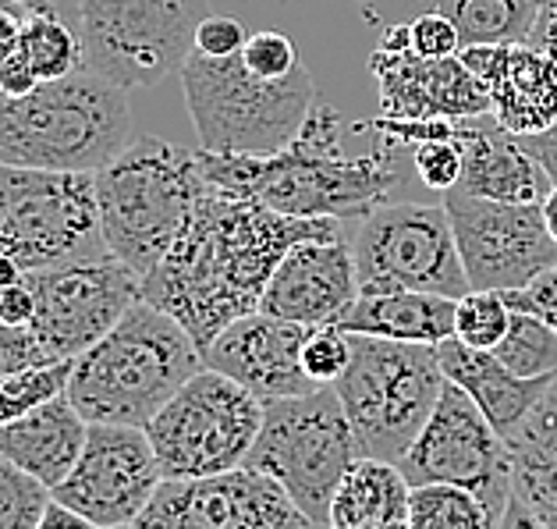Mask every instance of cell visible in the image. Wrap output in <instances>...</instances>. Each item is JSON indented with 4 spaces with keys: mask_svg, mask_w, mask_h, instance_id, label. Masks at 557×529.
I'll return each mask as SVG.
<instances>
[{
    "mask_svg": "<svg viewBox=\"0 0 557 529\" xmlns=\"http://www.w3.org/2000/svg\"><path fill=\"white\" fill-rule=\"evenodd\" d=\"M337 235L334 217H288L207 182L168 256L143 278V298L207 352L224 328L260 309L270 278L298 242Z\"/></svg>",
    "mask_w": 557,
    "mask_h": 529,
    "instance_id": "cell-1",
    "label": "cell"
},
{
    "mask_svg": "<svg viewBox=\"0 0 557 529\" xmlns=\"http://www.w3.org/2000/svg\"><path fill=\"white\" fill-rule=\"evenodd\" d=\"M196 153L210 185L288 217L362 221L391 202V193L401 185L394 149L376 146L366 157H348L342 146V114L323 103L312 107L302 132L281 153Z\"/></svg>",
    "mask_w": 557,
    "mask_h": 529,
    "instance_id": "cell-2",
    "label": "cell"
},
{
    "mask_svg": "<svg viewBox=\"0 0 557 529\" xmlns=\"http://www.w3.org/2000/svg\"><path fill=\"white\" fill-rule=\"evenodd\" d=\"M202 352L178 320L135 303L111 331L75 359L64 395L89 423L139 427L202 370Z\"/></svg>",
    "mask_w": 557,
    "mask_h": 529,
    "instance_id": "cell-3",
    "label": "cell"
},
{
    "mask_svg": "<svg viewBox=\"0 0 557 529\" xmlns=\"http://www.w3.org/2000/svg\"><path fill=\"white\" fill-rule=\"evenodd\" d=\"M128 89L78 67L29 97L0 93V164L97 174L132 143Z\"/></svg>",
    "mask_w": 557,
    "mask_h": 529,
    "instance_id": "cell-4",
    "label": "cell"
},
{
    "mask_svg": "<svg viewBox=\"0 0 557 529\" xmlns=\"http://www.w3.org/2000/svg\"><path fill=\"white\" fill-rule=\"evenodd\" d=\"M207 188L199 153L146 135L97 171L103 242L121 263L146 278L174 246L199 193Z\"/></svg>",
    "mask_w": 557,
    "mask_h": 529,
    "instance_id": "cell-5",
    "label": "cell"
},
{
    "mask_svg": "<svg viewBox=\"0 0 557 529\" xmlns=\"http://www.w3.org/2000/svg\"><path fill=\"white\" fill-rule=\"evenodd\" d=\"M178 75L199 143L210 153H281L317 107V86L306 64L284 78H260L242 53L207 58L193 50Z\"/></svg>",
    "mask_w": 557,
    "mask_h": 529,
    "instance_id": "cell-6",
    "label": "cell"
},
{
    "mask_svg": "<svg viewBox=\"0 0 557 529\" xmlns=\"http://www.w3.org/2000/svg\"><path fill=\"white\" fill-rule=\"evenodd\" d=\"M351 362L334 384L366 458L401 463L447 384L437 345L348 334Z\"/></svg>",
    "mask_w": 557,
    "mask_h": 529,
    "instance_id": "cell-7",
    "label": "cell"
},
{
    "mask_svg": "<svg viewBox=\"0 0 557 529\" xmlns=\"http://www.w3.org/2000/svg\"><path fill=\"white\" fill-rule=\"evenodd\" d=\"M359 458L362 447L337 391L317 387L298 398L263 402V430L246 466L274 477L312 526H327L334 491Z\"/></svg>",
    "mask_w": 557,
    "mask_h": 529,
    "instance_id": "cell-8",
    "label": "cell"
},
{
    "mask_svg": "<svg viewBox=\"0 0 557 529\" xmlns=\"http://www.w3.org/2000/svg\"><path fill=\"white\" fill-rule=\"evenodd\" d=\"M89 72L121 89H153L182 72L207 0H67Z\"/></svg>",
    "mask_w": 557,
    "mask_h": 529,
    "instance_id": "cell-9",
    "label": "cell"
},
{
    "mask_svg": "<svg viewBox=\"0 0 557 529\" xmlns=\"http://www.w3.org/2000/svg\"><path fill=\"white\" fill-rule=\"evenodd\" d=\"M103 249L97 174L0 164V253H8L22 274Z\"/></svg>",
    "mask_w": 557,
    "mask_h": 529,
    "instance_id": "cell-10",
    "label": "cell"
},
{
    "mask_svg": "<svg viewBox=\"0 0 557 529\" xmlns=\"http://www.w3.org/2000/svg\"><path fill=\"white\" fill-rule=\"evenodd\" d=\"M263 430V402L221 370H202L146 423L164 480L242 469Z\"/></svg>",
    "mask_w": 557,
    "mask_h": 529,
    "instance_id": "cell-11",
    "label": "cell"
},
{
    "mask_svg": "<svg viewBox=\"0 0 557 529\" xmlns=\"http://www.w3.org/2000/svg\"><path fill=\"white\" fill-rule=\"evenodd\" d=\"M398 466L412 487L451 483L472 491L491 508L497 526L515 497V463L508 441L455 381L444 384L426 427L419 430Z\"/></svg>",
    "mask_w": 557,
    "mask_h": 529,
    "instance_id": "cell-12",
    "label": "cell"
},
{
    "mask_svg": "<svg viewBox=\"0 0 557 529\" xmlns=\"http://www.w3.org/2000/svg\"><path fill=\"white\" fill-rule=\"evenodd\" d=\"M22 278L36 298L29 331L44 352V362L78 359L135 303H143V278L111 249Z\"/></svg>",
    "mask_w": 557,
    "mask_h": 529,
    "instance_id": "cell-13",
    "label": "cell"
},
{
    "mask_svg": "<svg viewBox=\"0 0 557 529\" xmlns=\"http://www.w3.org/2000/svg\"><path fill=\"white\" fill-rule=\"evenodd\" d=\"M351 253L359 267V288H409L447 298L472 292L444 207L384 202L362 217Z\"/></svg>",
    "mask_w": 557,
    "mask_h": 529,
    "instance_id": "cell-14",
    "label": "cell"
},
{
    "mask_svg": "<svg viewBox=\"0 0 557 529\" xmlns=\"http://www.w3.org/2000/svg\"><path fill=\"white\" fill-rule=\"evenodd\" d=\"M444 210L472 288L519 292L557 267V242L540 202H497L451 188Z\"/></svg>",
    "mask_w": 557,
    "mask_h": 529,
    "instance_id": "cell-15",
    "label": "cell"
},
{
    "mask_svg": "<svg viewBox=\"0 0 557 529\" xmlns=\"http://www.w3.org/2000/svg\"><path fill=\"white\" fill-rule=\"evenodd\" d=\"M143 529H309L284 487L260 469L164 480L139 515Z\"/></svg>",
    "mask_w": 557,
    "mask_h": 529,
    "instance_id": "cell-16",
    "label": "cell"
},
{
    "mask_svg": "<svg viewBox=\"0 0 557 529\" xmlns=\"http://www.w3.org/2000/svg\"><path fill=\"white\" fill-rule=\"evenodd\" d=\"M164 483L146 430L117 423H89L83 455L67 480L53 487V501L75 508L97 526L139 522V515Z\"/></svg>",
    "mask_w": 557,
    "mask_h": 529,
    "instance_id": "cell-17",
    "label": "cell"
},
{
    "mask_svg": "<svg viewBox=\"0 0 557 529\" xmlns=\"http://www.w3.org/2000/svg\"><path fill=\"white\" fill-rule=\"evenodd\" d=\"M380 114L394 121H466L491 114V93L461 58H419L409 22H394L380 33L370 53Z\"/></svg>",
    "mask_w": 557,
    "mask_h": 529,
    "instance_id": "cell-18",
    "label": "cell"
},
{
    "mask_svg": "<svg viewBox=\"0 0 557 529\" xmlns=\"http://www.w3.org/2000/svg\"><path fill=\"white\" fill-rule=\"evenodd\" d=\"M359 267L348 242L312 238L284 256L270 278L260 313H270L302 328H327L342 323V317L359 298Z\"/></svg>",
    "mask_w": 557,
    "mask_h": 529,
    "instance_id": "cell-19",
    "label": "cell"
},
{
    "mask_svg": "<svg viewBox=\"0 0 557 529\" xmlns=\"http://www.w3.org/2000/svg\"><path fill=\"white\" fill-rule=\"evenodd\" d=\"M306 337L309 328L302 323L277 320L256 309L216 334V342L202 352V362L249 387L260 402L298 398L317 391L302 370Z\"/></svg>",
    "mask_w": 557,
    "mask_h": 529,
    "instance_id": "cell-20",
    "label": "cell"
},
{
    "mask_svg": "<svg viewBox=\"0 0 557 529\" xmlns=\"http://www.w3.org/2000/svg\"><path fill=\"white\" fill-rule=\"evenodd\" d=\"M461 64L491 93V114L515 139L557 125V61L533 44L461 47Z\"/></svg>",
    "mask_w": 557,
    "mask_h": 529,
    "instance_id": "cell-21",
    "label": "cell"
},
{
    "mask_svg": "<svg viewBox=\"0 0 557 529\" xmlns=\"http://www.w3.org/2000/svg\"><path fill=\"white\" fill-rule=\"evenodd\" d=\"M461 149H466V164H461L455 188L469 196L497 202H543L554 188L540 160L522 146V139L500 128L494 114L466 121Z\"/></svg>",
    "mask_w": 557,
    "mask_h": 529,
    "instance_id": "cell-22",
    "label": "cell"
},
{
    "mask_svg": "<svg viewBox=\"0 0 557 529\" xmlns=\"http://www.w3.org/2000/svg\"><path fill=\"white\" fill-rule=\"evenodd\" d=\"M86 438H89V419L75 409L72 398L61 395L39 405L36 413L15 419V423L0 427V452L53 491L75 469L78 455L86 447Z\"/></svg>",
    "mask_w": 557,
    "mask_h": 529,
    "instance_id": "cell-23",
    "label": "cell"
},
{
    "mask_svg": "<svg viewBox=\"0 0 557 529\" xmlns=\"http://www.w3.org/2000/svg\"><path fill=\"white\" fill-rule=\"evenodd\" d=\"M437 359L444 366V377L455 381L466 395L480 405L483 416L500 430V438L522 423V419L536 409V402L547 395L554 377H515L494 352L469 348L458 337H447L437 345Z\"/></svg>",
    "mask_w": 557,
    "mask_h": 529,
    "instance_id": "cell-24",
    "label": "cell"
},
{
    "mask_svg": "<svg viewBox=\"0 0 557 529\" xmlns=\"http://www.w3.org/2000/svg\"><path fill=\"white\" fill-rule=\"evenodd\" d=\"M458 298L409 292V288H362L351 309L342 317L345 334H370L387 342L441 345L455 337Z\"/></svg>",
    "mask_w": 557,
    "mask_h": 529,
    "instance_id": "cell-25",
    "label": "cell"
},
{
    "mask_svg": "<svg viewBox=\"0 0 557 529\" xmlns=\"http://www.w3.org/2000/svg\"><path fill=\"white\" fill-rule=\"evenodd\" d=\"M505 441L515 463V501L547 529H557V377Z\"/></svg>",
    "mask_w": 557,
    "mask_h": 529,
    "instance_id": "cell-26",
    "label": "cell"
},
{
    "mask_svg": "<svg viewBox=\"0 0 557 529\" xmlns=\"http://www.w3.org/2000/svg\"><path fill=\"white\" fill-rule=\"evenodd\" d=\"M412 483L405 480L398 463L359 458L334 491L327 529H359L376 522H409Z\"/></svg>",
    "mask_w": 557,
    "mask_h": 529,
    "instance_id": "cell-27",
    "label": "cell"
},
{
    "mask_svg": "<svg viewBox=\"0 0 557 529\" xmlns=\"http://www.w3.org/2000/svg\"><path fill=\"white\" fill-rule=\"evenodd\" d=\"M433 11L455 25L461 47H505L529 44L540 0H437Z\"/></svg>",
    "mask_w": 557,
    "mask_h": 529,
    "instance_id": "cell-28",
    "label": "cell"
},
{
    "mask_svg": "<svg viewBox=\"0 0 557 529\" xmlns=\"http://www.w3.org/2000/svg\"><path fill=\"white\" fill-rule=\"evenodd\" d=\"M18 47L25 50V58L33 61L39 83H58V78H67V75H75L78 67H86L83 39H78L75 25L67 22L64 11L53 4L25 11Z\"/></svg>",
    "mask_w": 557,
    "mask_h": 529,
    "instance_id": "cell-29",
    "label": "cell"
},
{
    "mask_svg": "<svg viewBox=\"0 0 557 529\" xmlns=\"http://www.w3.org/2000/svg\"><path fill=\"white\" fill-rule=\"evenodd\" d=\"M409 526L412 529H500L491 508L480 497L451 483L412 487Z\"/></svg>",
    "mask_w": 557,
    "mask_h": 529,
    "instance_id": "cell-30",
    "label": "cell"
},
{
    "mask_svg": "<svg viewBox=\"0 0 557 529\" xmlns=\"http://www.w3.org/2000/svg\"><path fill=\"white\" fill-rule=\"evenodd\" d=\"M494 356L508 366L515 377H557V331L547 320L511 309V323L505 342L494 348Z\"/></svg>",
    "mask_w": 557,
    "mask_h": 529,
    "instance_id": "cell-31",
    "label": "cell"
},
{
    "mask_svg": "<svg viewBox=\"0 0 557 529\" xmlns=\"http://www.w3.org/2000/svg\"><path fill=\"white\" fill-rule=\"evenodd\" d=\"M75 359L67 362H36L25 370L8 373L0 381V427L15 423V419L36 413L39 405H47L53 398H61L72 381Z\"/></svg>",
    "mask_w": 557,
    "mask_h": 529,
    "instance_id": "cell-32",
    "label": "cell"
},
{
    "mask_svg": "<svg viewBox=\"0 0 557 529\" xmlns=\"http://www.w3.org/2000/svg\"><path fill=\"white\" fill-rule=\"evenodd\" d=\"M508 323H511V306L505 303L500 292L472 288L469 295H461L455 306V337L466 342L469 348L494 352L505 342Z\"/></svg>",
    "mask_w": 557,
    "mask_h": 529,
    "instance_id": "cell-33",
    "label": "cell"
},
{
    "mask_svg": "<svg viewBox=\"0 0 557 529\" xmlns=\"http://www.w3.org/2000/svg\"><path fill=\"white\" fill-rule=\"evenodd\" d=\"M53 491L0 452V529H36Z\"/></svg>",
    "mask_w": 557,
    "mask_h": 529,
    "instance_id": "cell-34",
    "label": "cell"
},
{
    "mask_svg": "<svg viewBox=\"0 0 557 529\" xmlns=\"http://www.w3.org/2000/svg\"><path fill=\"white\" fill-rule=\"evenodd\" d=\"M351 362V337L327 323V328H309V337L302 345V370L317 387H334Z\"/></svg>",
    "mask_w": 557,
    "mask_h": 529,
    "instance_id": "cell-35",
    "label": "cell"
},
{
    "mask_svg": "<svg viewBox=\"0 0 557 529\" xmlns=\"http://www.w3.org/2000/svg\"><path fill=\"white\" fill-rule=\"evenodd\" d=\"M466 121H461V132L455 139H426L412 146V168L419 174V182L433 188V193H451L461 179V164H466V149H461Z\"/></svg>",
    "mask_w": 557,
    "mask_h": 529,
    "instance_id": "cell-36",
    "label": "cell"
},
{
    "mask_svg": "<svg viewBox=\"0 0 557 529\" xmlns=\"http://www.w3.org/2000/svg\"><path fill=\"white\" fill-rule=\"evenodd\" d=\"M242 61L252 75L260 78H284L298 72L306 61L298 58L295 44L284 33H274V29H263L246 39V47H242Z\"/></svg>",
    "mask_w": 557,
    "mask_h": 529,
    "instance_id": "cell-37",
    "label": "cell"
},
{
    "mask_svg": "<svg viewBox=\"0 0 557 529\" xmlns=\"http://www.w3.org/2000/svg\"><path fill=\"white\" fill-rule=\"evenodd\" d=\"M409 36H412V50L419 53V58H455V53L461 50L458 29L441 15V11H430V15L412 19Z\"/></svg>",
    "mask_w": 557,
    "mask_h": 529,
    "instance_id": "cell-38",
    "label": "cell"
},
{
    "mask_svg": "<svg viewBox=\"0 0 557 529\" xmlns=\"http://www.w3.org/2000/svg\"><path fill=\"white\" fill-rule=\"evenodd\" d=\"M246 29H242L238 19L231 15H207L199 22L196 29V47L199 53H207V58H235L246 47Z\"/></svg>",
    "mask_w": 557,
    "mask_h": 529,
    "instance_id": "cell-39",
    "label": "cell"
},
{
    "mask_svg": "<svg viewBox=\"0 0 557 529\" xmlns=\"http://www.w3.org/2000/svg\"><path fill=\"white\" fill-rule=\"evenodd\" d=\"M505 295V303L511 309H519V313H533L540 320H547L550 328L557 331V267L547 270L540 281H533L529 288H519V292H500Z\"/></svg>",
    "mask_w": 557,
    "mask_h": 529,
    "instance_id": "cell-40",
    "label": "cell"
},
{
    "mask_svg": "<svg viewBox=\"0 0 557 529\" xmlns=\"http://www.w3.org/2000/svg\"><path fill=\"white\" fill-rule=\"evenodd\" d=\"M44 362V352H39L36 337L29 328H4L0 323V381L8 373L25 370V366Z\"/></svg>",
    "mask_w": 557,
    "mask_h": 529,
    "instance_id": "cell-41",
    "label": "cell"
},
{
    "mask_svg": "<svg viewBox=\"0 0 557 529\" xmlns=\"http://www.w3.org/2000/svg\"><path fill=\"white\" fill-rule=\"evenodd\" d=\"M33 317H36V298L25 278L0 288V323L4 328H33Z\"/></svg>",
    "mask_w": 557,
    "mask_h": 529,
    "instance_id": "cell-42",
    "label": "cell"
},
{
    "mask_svg": "<svg viewBox=\"0 0 557 529\" xmlns=\"http://www.w3.org/2000/svg\"><path fill=\"white\" fill-rule=\"evenodd\" d=\"M36 86H39V75L22 47L0 61V93H4V97H29Z\"/></svg>",
    "mask_w": 557,
    "mask_h": 529,
    "instance_id": "cell-43",
    "label": "cell"
},
{
    "mask_svg": "<svg viewBox=\"0 0 557 529\" xmlns=\"http://www.w3.org/2000/svg\"><path fill=\"white\" fill-rule=\"evenodd\" d=\"M529 44L547 50L557 61V0H540V19H536L533 36H529Z\"/></svg>",
    "mask_w": 557,
    "mask_h": 529,
    "instance_id": "cell-44",
    "label": "cell"
},
{
    "mask_svg": "<svg viewBox=\"0 0 557 529\" xmlns=\"http://www.w3.org/2000/svg\"><path fill=\"white\" fill-rule=\"evenodd\" d=\"M522 146L540 160L543 171H547L550 182L557 185V125L550 132H543V135H525Z\"/></svg>",
    "mask_w": 557,
    "mask_h": 529,
    "instance_id": "cell-45",
    "label": "cell"
},
{
    "mask_svg": "<svg viewBox=\"0 0 557 529\" xmlns=\"http://www.w3.org/2000/svg\"><path fill=\"white\" fill-rule=\"evenodd\" d=\"M36 529H100L97 522H89L86 515H78L75 508L61 505V501H50L44 519H39Z\"/></svg>",
    "mask_w": 557,
    "mask_h": 529,
    "instance_id": "cell-46",
    "label": "cell"
},
{
    "mask_svg": "<svg viewBox=\"0 0 557 529\" xmlns=\"http://www.w3.org/2000/svg\"><path fill=\"white\" fill-rule=\"evenodd\" d=\"M22 19H25V11H18V8H0V61L18 50Z\"/></svg>",
    "mask_w": 557,
    "mask_h": 529,
    "instance_id": "cell-47",
    "label": "cell"
},
{
    "mask_svg": "<svg viewBox=\"0 0 557 529\" xmlns=\"http://www.w3.org/2000/svg\"><path fill=\"white\" fill-rule=\"evenodd\" d=\"M500 529H547L533 512H529L522 501H515L511 497V505H508V512H505V519H500Z\"/></svg>",
    "mask_w": 557,
    "mask_h": 529,
    "instance_id": "cell-48",
    "label": "cell"
},
{
    "mask_svg": "<svg viewBox=\"0 0 557 529\" xmlns=\"http://www.w3.org/2000/svg\"><path fill=\"white\" fill-rule=\"evenodd\" d=\"M15 281H22L18 263L11 260L8 253H0V288H8V284H15Z\"/></svg>",
    "mask_w": 557,
    "mask_h": 529,
    "instance_id": "cell-49",
    "label": "cell"
},
{
    "mask_svg": "<svg viewBox=\"0 0 557 529\" xmlns=\"http://www.w3.org/2000/svg\"><path fill=\"white\" fill-rule=\"evenodd\" d=\"M543 207V221H547V227H550V235H554V242H557V185L547 193V199L540 202Z\"/></svg>",
    "mask_w": 557,
    "mask_h": 529,
    "instance_id": "cell-50",
    "label": "cell"
},
{
    "mask_svg": "<svg viewBox=\"0 0 557 529\" xmlns=\"http://www.w3.org/2000/svg\"><path fill=\"white\" fill-rule=\"evenodd\" d=\"M359 529H412L409 522H376V526H359Z\"/></svg>",
    "mask_w": 557,
    "mask_h": 529,
    "instance_id": "cell-51",
    "label": "cell"
},
{
    "mask_svg": "<svg viewBox=\"0 0 557 529\" xmlns=\"http://www.w3.org/2000/svg\"><path fill=\"white\" fill-rule=\"evenodd\" d=\"M11 4H18L22 11H33V8H44L47 0H11Z\"/></svg>",
    "mask_w": 557,
    "mask_h": 529,
    "instance_id": "cell-52",
    "label": "cell"
},
{
    "mask_svg": "<svg viewBox=\"0 0 557 529\" xmlns=\"http://www.w3.org/2000/svg\"><path fill=\"white\" fill-rule=\"evenodd\" d=\"M100 529H143L139 522H125V526H100Z\"/></svg>",
    "mask_w": 557,
    "mask_h": 529,
    "instance_id": "cell-53",
    "label": "cell"
},
{
    "mask_svg": "<svg viewBox=\"0 0 557 529\" xmlns=\"http://www.w3.org/2000/svg\"><path fill=\"white\" fill-rule=\"evenodd\" d=\"M47 4H53V8H61V11H64V8H67V0H47Z\"/></svg>",
    "mask_w": 557,
    "mask_h": 529,
    "instance_id": "cell-54",
    "label": "cell"
},
{
    "mask_svg": "<svg viewBox=\"0 0 557 529\" xmlns=\"http://www.w3.org/2000/svg\"><path fill=\"white\" fill-rule=\"evenodd\" d=\"M0 8H18V4H11V0H0ZM22 11V8H18Z\"/></svg>",
    "mask_w": 557,
    "mask_h": 529,
    "instance_id": "cell-55",
    "label": "cell"
}]
</instances>
